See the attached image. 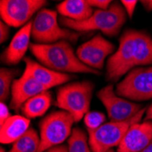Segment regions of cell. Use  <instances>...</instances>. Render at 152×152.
Segmentation results:
<instances>
[{"instance_id":"d4e9b609","label":"cell","mask_w":152,"mask_h":152,"mask_svg":"<svg viewBox=\"0 0 152 152\" xmlns=\"http://www.w3.org/2000/svg\"><path fill=\"white\" fill-rule=\"evenodd\" d=\"M11 116H10L7 106L4 102H1V104H0V125L3 124Z\"/></svg>"},{"instance_id":"9a60e30c","label":"cell","mask_w":152,"mask_h":152,"mask_svg":"<svg viewBox=\"0 0 152 152\" xmlns=\"http://www.w3.org/2000/svg\"><path fill=\"white\" fill-rule=\"evenodd\" d=\"M24 60L26 63V70L28 71L38 83L46 87L48 89L62 85L72 79V77L68 74L49 69L47 66L32 60L29 58H26Z\"/></svg>"},{"instance_id":"44dd1931","label":"cell","mask_w":152,"mask_h":152,"mask_svg":"<svg viewBox=\"0 0 152 152\" xmlns=\"http://www.w3.org/2000/svg\"><path fill=\"white\" fill-rule=\"evenodd\" d=\"M18 75V70L2 67L0 69V99L1 102L7 101L12 88V82Z\"/></svg>"},{"instance_id":"30bf717a","label":"cell","mask_w":152,"mask_h":152,"mask_svg":"<svg viewBox=\"0 0 152 152\" xmlns=\"http://www.w3.org/2000/svg\"><path fill=\"white\" fill-rule=\"evenodd\" d=\"M47 3L43 0H2L0 1V15L8 26H24Z\"/></svg>"},{"instance_id":"ba28073f","label":"cell","mask_w":152,"mask_h":152,"mask_svg":"<svg viewBox=\"0 0 152 152\" xmlns=\"http://www.w3.org/2000/svg\"><path fill=\"white\" fill-rule=\"evenodd\" d=\"M121 98L132 101H145L152 99V66H140L130 70L116 88Z\"/></svg>"},{"instance_id":"3957f363","label":"cell","mask_w":152,"mask_h":152,"mask_svg":"<svg viewBox=\"0 0 152 152\" xmlns=\"http://www.w3.org/2000/svg\"><path fill=\"white\" fill-rule=\"evenodd\" d=\"M127 19L126 11L117 2H112L107 10L96 9L93 15L84 21H74L60 18L61 25L76 32H88L99 30L108 37L118 35Z\"/></svg>"},{"instance_id":"4dcf8cb0","label":"cell","mask_w":152,"mask_h":152,"mask_svg":"<svg viewBox=\"0 0 152 152\" xmlns=\"http://www.w3.org/2000/svg\"><path fill=\"white\" fill-rule=\"evenodd\" d=\"M0 152H6V151H5V149L3 148H1V150H0Z\"/></svg>"},{"instance_id":"ac0fdd59","label":"cell","mask_w":152,"mask_h":152,"mask_svg":"<svg viewBox=\"0 0 152 152\" xmlns=\"http://www.w3.org/2000/svg\"><path fill=\"white\" fill-rule=\"evenodd\" d=\"M52 96L48 90L27 100L22 107V112L27 118L42 117L51 106Z\"/></svg>"},{"instance_id":"484cf974","label":"cell","mask_w":152,"mask_h":152,"mask_svg":"<svg viewBox=\"0 0 152 152\" xmlns=\"http://www.w3.org/2000/svg\"><path fill=\"white\" fill-rule=\"evenodd\" d=\"M8 35H9V27H8V26L6 23L1 22V23H0V42L4 43L5 41L7 39Z\"/></svg>"},{"instance_id":"f1b7e54d","label":"cell","mask_w":152,"mask_h":152,"mask_svg":"<svg viewBox=\"0 0 152 152\" xmlns=\"http://www.w3.org/2000/svg\"><path fill=\"white\" fill-rule=\"evenodd\" d=\"M145 120H151L152 121V104L147 108L146 110V117Z\"/></svg>"},{"instance_id":"d6986e66","label":"cell","mask_w":152,"mask_h":152,"mask_svg":"<svg viewBox=\"0 0 152 152\" xmlns=\"http://www.w3.org/2000/svg\"><path fill=\"white\" fill-rule=\"evenodd\" d=\"M40 146V139L37 132L30 128L19 140L13 143L8 152H37Z\"/></svg>"},{"instance_id":"7402d4cb","label":"cell","mask_w":152,"mask_h":152,"mask_svg":"<svg viewBox=\"0 0 152 152\" xmlns=\"http://www.w3.org/2000/svg\"><path fill=\"white\" fill-rule=\"evenodd\" d=\"M106 116L99 111H89L84 117L85 125L88 130H92L99 128L105 123Z\"/></svg>"},{"instance_id":"6da1fadb","label":"cell","mask_w":152,"mask_h":152,"mask_svg":"<svg viewBox=\"0 0 152 152\" xmlns=\"http://www.w3.org/2000/svg\"><path fill=\"white\" fill-rule=\"evenodd\" d=\"M152 64V38L144 32L128 29L119 39L118 50L107 63V79L118 81L135 66Z\"/></svg>"},{"instance_id":"52a82bcc","label":"cell","mask_w":152,"mask_h":152,"mask_svg":"<svg viewBox=\"0 0 152 152\" xmlns=\"http://www.w3.org/2000/svg\"><path fill=\"white\" fill-rule=\"evenodd\" d=\"M74 118L66 111H54L39 123L40 146L37 152H46L59 146L71 135Z\"/></svg>"},{"instance_id":"603a6c76","label":"cell","mask_w":152,"mask_h":152,"mask_svg":"<svg viewBox=\"0 0 152 152\" xmlns=\"http://www.w3.org/2000/svg\"><path fill=\"white\" fill-rule=\"evenodd\" d=\"M88 3L92 8L96 7L100 10H107L112 4V1L110 0H88Z\"/></svg>"},{"instance_id":"ffe728a7","label":"cell","mask_w":152,"mask_h":152,"mask_svg":"<svg viewBox=\"0 0 152 152\" xmlns=\"http://www.w3.org/2000/svg\"><path fill=\"white\" fill-rule=\"evenodd\" d=\"M68 152H93L87 134L81 129L75 128L67 140Z\"/></svg>"},{"instance_id":"1f68e13d","label":"cell","mask_w":152,"mask_h":152,"mask_svg":"<svg viewBox=\"0 0 152 152\" xmlns=\"http://www.w3.org/2000/svg\"><path fill=\"white\" fill-rule=\"evenodd\" d=\"M107 152H115V151H114L113 149H110V150H109V151H107Z\"/></svg>"},{"instance_id":"4316f807","label":"cell","mask_w":152,"mask_h":152,"mask_svg":"<svg viewBox=\"0 0 152 152\" xmlns=\"http://www.w3.org/2000/svg\"><path fill=\"white\" fill-rule=\"evenodd\" d=\"M46 152H68V147L65 145H59V146H56L54 148H49Z\"/></svg>"},{"instance_id":"5b68a950","label":"cell","mask_w":152,"mask_h":152,"mask_svg":"<svg viewBox=\"0 0 152 152\" xmlns=\"http://www.w3.org/2000/svg\"><path fill=\"white\" fill-rule=\"evenodd\" d=\"M79 33L62 28L58 23L57 11L42 9L37 12L32 21L31 37L36 44H53L61 40L77 41Z\"/></svg>"},{"instance_id":"83f0119b","label":"cell","mask_w":152,"mask_h":152,"mask_svg":"<svg viewBox=\"0 0 152 152\" xmlns=\"http://www.w3.org/2000/svg\"><path fill=\"white\" fill-rule=\"evenodd\" d=\"M141 4L147 11H152V0H143Z\"/></svg>"},{"instance_id":"e0dca14e","label":"cell","mask_w":152,"mask_h":152,"mask_svg":"<svg viewBox=\"0 0 152 152\" xmlns=\"http://www.w3.org/2000/svg\"><path fill=\"white\" fill-rule=\"evenodd\" d=\"M63 18L74 21H84L93 15V8L85 0H66L57 6Z\"/></svg>"},{"instance_id":"7c38bea8","label":"cell","mask_w":152,"mask_h":152,"mask_svg":"<svg viewBox=\"0 0 152 152\" xmlns=\"http://www.w3.org/2000/svg\"><path fill=\"white\" fill-rule=\"evenodd\" d=\"M48 90L46 87L38 83L28 71L25 69L22 76L13 82L10 107L18 111L28 99Z\"/></svg>"},{"instance_id":"2e32d148","label":"cell","mask_w":152,"mask_h":152,"mask_svg":"<svg viewBox=\"0 0 152 152\" xmlns=\"http://www.w3.org/2000/svg\"><path fill=\"white\" fill-rule=\"evenodd\" d=\"M0 126L1 143H15L30 129V119L20 115H15L11 116Z\"/></svg>"},{"instance_id":"4fadbf2b","label":"cell","mask_w":152,"mask_h":152,"mask_svg":"<svg viewBox=\"0 0 152 152\" xmlns=\"http://www.w3.org/2000/svg\"><path fill=\"white\" fill-rule=\"evenodd\" d=\"M152 142V121L135 123L118 147V152H140Z\"/></svg>"},{"instance_id":"cb8c5ba5","label":"cell","mask_w":152,"mask_h":152,"mask_svg":"<svg viewBox=\"0 0 152 152\" xmlns=\"http://www.w3.org/2000/svg\"><path fill=\"white\" fill-rule=\"evenodd\" d=\"M120 3H122V6L124 9H125L126 13L128 14V16L129 17V18H132L137 1H136V0H122Z\"/></svg>"},{"instance_id":"9c48e42d","label":"cell","mask_w":152,"mask_h":152,"mask_svg":"<svg viewBox=\"0 0 152 152\" xmlns=\"http://www.w3.org/2000/svg\"><path fill=\"white\" fill-rule=\"evenodd\" d=\"M96 96L105 106L108 118L114 122L129 120L144 108L140 104L129 101L118 96L113 85L104 87L98 92Z\"/></svg>"},{"instance_id":"f546056e","label":"cell","mask_w":152,"mask_h":152,"mask_svg":"<svg viewBox=\"0 0 152 152\" xmlns=\"http://www.w3.org/2000/svg\"><path fill=\"white\" fill-rule=\"evenodd\" d=\"M140 152H152V142L146 148H144L143 150H141Z\"/></svg>"},{"instance_id":"8fae6325","label":"cell","mask_w":152,"mask_h":152,"mask_svg":"<svg viewBox=\"0 0 152 152\" xmlns=\"http://www.w3.org/2000/svg\"><path fill=\"white\" fill-rule=\"evenodd\" d=\"M115 50V46L98 34L93 38L82 44L77 49V57L86 66L96 70H100L104 66L105 59Z\"/></svg>"},{"instance_id":"8992f818","label":"cell","mask_w":152,"mask_h":152,"mask_svg":"<svg viewBox=\"0 0 152 152\" xmlns=\"http://www.w3.org/2000/svg\"><path fill=\"white\" fill-rule=\"evenodd\" d=\"M146 110L144 107L129 120L123 122L110 121L104 123L96 129L88 130L91 150L93 152H107L116 146L118 147L129 128L133 124L140 122Z\"/></svg>"},{"instance_id":"277c9868","label":"cell","mask_w":152,"mask_h":152,"mask_svg":"<svg viewBox=\"0 0 152 152\" xmlns=\"http://www.w3.org/2000/svg\"><path fill=\"white\" fill-rule=\"evenodd\" d=\"M93 90L94 84L88 80L67 84L58 89L56 106L78 122L89 112Z\"/></svg>"},{"instance_id":"5bb4252c","label":"cell","mask_w":152,"mask_h":152,"mask_svg":"<svg viewBox=\"0 0 152 152\" xmlns=\"http://www.w3.org/2000/svg\"><path fill=\"white\" fill-rule=\"evenodd\" d=\"M32 22H28L13 37L10 44L2 55V60L7 65H16L24 58L26 52L30 48Z\"/></svg>"},{"instance_id":"7a4b0ae2","label":"cell","mask_w":152,"mask_h":152,"mask_svg":"<svg viewBox=\"0 0 152 152\" xmlns=\"http://www.w3.org/2000/svg\"><path fill=\"white\" fill-rule=\"evenodd\" d=\"M30 50L35 58L43 66L57 72L91 73L99 75V71L83 64L73 48L66 40L53 44H31Z\"/></svg>"}]
</instances>
